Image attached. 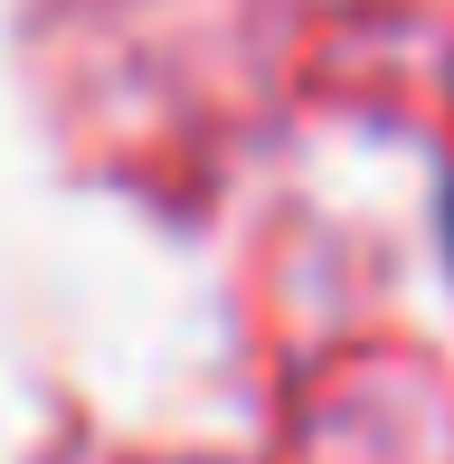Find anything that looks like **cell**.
<instances>
[{
    "mask_svg": "<svg viewBox=\"0 0 454 464\" xmlns=\"http://www.w3.org/2000/svg\"><path fill=\"white\" fill-rule=\"evenodd\" d=\"M445 256H454V189H445Z\"/></svg>",
    "mask_w": 454,
    "mask_h": 464,
    "instance_id": "cell-1",
    "label": "cell"
}]
</instances>
